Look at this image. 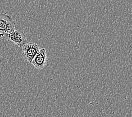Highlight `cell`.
I'll return each mask as SVG.
<instances>
[{"instance_id": "6da1fadb", "label": "cell", "mask_w": 132, "mask_h": 117, "mask_svg": "<svg viewBox=\"0 0 132 117\" xmlns=\"http://www.w3.org/2000/svg\"><path fill=\"white\" fill-rule=\"evenodd\" d=\"M16 29V23L11 16L0 12V33L8 34Z\"/></svg>"}, {"instance_id": "7a4b0ae2", "label": "cell", "mask_w": 132, "mask_h": 117, "mask_svg": "<svg viewBox=\"0 0 132 117\" xmlns=\"http://www.w3.org/2000/svg\"><path fill=\"white\" fill-rule=\"evenodd\" d=\"M1 37L5 38L9 41L16 44L19 47H22L28 42L26 34L20 29H15L8 34H0V37Z\"/></svg>"}, {"instance_id": "3957f363", "label": "cell", "mask_w": 132, "mask_h": 117, "mask_svg": "<svg viewBox=\"0 0 132 117\" xmlns=\"http://www.w3.org/2000/svg\"><path fill=\"white\" fill-rule=\"evenodd\" d=\"M21 48L23 58L29 63H32L34 58L40 50L38 44L33 42H27Z\"/></svg>"}, {"instance_id": "277c9868", "label": "cell", "mask_w": 132, "mask_h": 117, "mask_svg": "<svg viewBox=\"0 0 132 117\" xmlns=\"http://www.w3.org/2000/svg\"><path fill=\"white\" fill-rule=\"evenodd\" d=\"M37 69H42L47 64V52L45 48L39 50L31 63Z\"/></svg>"}]
</instances>
